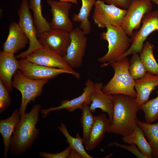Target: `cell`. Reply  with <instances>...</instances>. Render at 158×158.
Returning a JSON list of instances; mask_svg holds the SVG:
<instances>
[{"instance_id":"obj_2","label":"cell","mask_w":158,"mask_h":158,"mask_svg":"<svg viewBox=\"0 0 158 158\" xmlns=\"http://www.w3.org/2000/svg\"><path fill=\"white\" fill-rule=\"evenodd\" d=\"M113 118L107 132L125 136L132 133L137 125L138 111L136 97L116 94L113 95Z\"/></svg>"},{"instance_id":"obj_38","label":"cell","mask_w":158,"mask_h":158,"mask_svg":"<svg viewBox=\"0 0 158 158\" xmlns=\"http://www.w3.org/2000/svg\"><path fill=\"white\" fill-rule=\"evenodd\" d=\"M157 158H158V156H157Z\"/></svg>"},{"instance_id":"obj_16","label":"cell","mask_w":158,"mask_h":158,"mask_svg":"<svg viewBox=\"0 0 158 158\" xmlns=\"http://www.w3.org/2000/svg\"><path fill=\"white\" fill-rule=\"evenodd\" d=\"M103 87L102 83H95L94 88L90 95L91 103L89 108L92 113H95L97 109L107 113L109 118L111 122L114 109L113 96L104 93L102 90Z\"/></svg>"},{"instance_id":"obj_24","label":"cell","mask_w":158,"mask_h":158,"mask_svg":"<svg viewBox=\"0 0 158 158\" xmlns=\"http://www.w3.org/2000/svg\"><path fill=\"white\" fill-rule=\"evenodd\" d=\"M30 10L33 14L38 37L42 33L51 29L49 24L42 14V0H28Z\"/></svg>"},{"instance_id":"obj_22","label":"cell","mask_w":158,"mask_h":158,"mask_svg":"<svg viewBox=\"0 0 158 158\" xmlns=\"http://www.w3.org/2000/svg\"><path fill=\"white\" fill-rule=\"evenodd\" d=\"M145 135L142 130L137 125L133 132L127 136H123L122 140L125 143L135 145L147 158H151L153 157L152 150Z\"/></svg>"},{"instance_id":"obj_6","label":"cell","mask_w":158,"mask_h":158,"mask_svg":"<svg viewBox=\"0 0 158 158\" xmlns=\"http://www.w3.org/2000/svg\"><path fill=\"white\" fill-rule=\"evenodd\" d=\"M30 11L28 0H22L17 11L19 17L18 23L29 40V46L26 51L16 56V59H24L43 47L38 41L36 28Z\"/></svg>"},{"instance_id":"obj_28","label":"cell","mask_w":158,"mask_h":158,"mask_svg":"<svg viewBox=\"0 0 158 158\" xmlns=\"http://www.w3.org/2000/svg\"><path fill=\"white\" fill-rule=\"evenodd\" d=\"M88 105L87 103L85 102L81 109L82 114L81 117L80 122L83 128L82 138L85 145L88 139L95 121V116H93L90 111Z\"/></svg>"},{"instance_id":"obj_33","label":"cell","mask_w":158,"mask_h":158,"mask_svg":"<svg viewBox=\"0 0 158 158\" xmlns=\"http://www.w3.org/2000/svg\"><path fill=\"white\" fill-rule=\"evenodd\" d=\"M71 150L69 146L63 151L56 153H51L45 152H40L39 154L40 157L45 158H68Z\"/></svg>"},{"instance_id":"obj_10","label":"cell","mask_w":158,"mask_h":158,"mask_svg":"<svg viewBox=\"0 0 158 158\" xmlns=\"http://www.w3.org/2000/svg\"><path fill=\"white\" fill-rule=\"evenodd\" d=\"M20 70L25 76L36 80H49L60 74L66 73L71 74L77 78L80 77V74L72 69L53 68L33 63L24 59L18 61Z\"/></svg>"},{"instance_id":"obj_17","label":"cell","mask_w":158,"mask_h":158,"mask_svg":"<svg viewBox=\"0 0 158 158\" xmlns=\"http://www.w3.org/2000/svg\"><path fill=\"white\" fill-rule=\"evenodd\" d=\"M8 29L7 37L3 44V50L14 54L25 48L29 40L17 22H12Z\"/></svg>"},{"instance_id":"obj_36","label":"cell","mask_w":158,"mask_h":158,"mask_svg":"<svg viewBox=\"0 0 158 158\" xmlns=\"http://www.w3.org/2000/svg\"><path fill=\"white\" fill-rule=\"evenodd\" d=\"M61 2H69L72 3L77 4H78L77 0H58Z\"/></svg>"},{"instance_id":"obj_35","label":"cell","mask_w":158,"mask_h":158,"mask_svg":"<svg viewBox=\"0 0 158 158\" xmlns=\"http://www.w3.org/2000/svg\"><path fill=\"white\" fill-rule=\"evenodd\" d=\"M71 158H81L79 154L75 150L72 149L69 154L68 157Z\"/></svg>"},{"instance_id":"obj_18","label":"cell","mask_w":158,"mask_h":158,"mask_svg":"<svg viewBox=\"0 0 158 158\" xmlns=\"http://www.w3.org/2000/svg\"><path fill=\"white\" fill-rule=\"evenodd\" d=\"M20 66L14 54L4 51L0 52V79L9 92L12 90V79Z\"/></svg>"},{"instance_id":"obj_29","label":"cell","mask_w":158,"mask_h":158,"mask_svg":"<svg viewBox=\"0 0 158 158\" xmlns=\"http://www.w3.org/2000/svg\"><path fill=\"white\" fill-rule=\"evenodd\" d=\"M157 97L148 101L140 107L144 114L146 122L151 123L158 119V91Z\"/></svg>"},{"instance_id":"obj_15","label":"cell","mask_w":158,"mask_h":158,"mask_svg":"<svg viewBox=\"0 0 158 158\" xmlns=\"http://www.w3.org/2000/svg\"><path fill=\"white\" fill-rule=\"evenodd\" d=\"M85 87L83 92L81 95L71 100H63L60 103V105L56 107H51L47 109H42L41 111L43 118L46 117L51 111L66 109L70 112H73L78 109L82 108L83 104L87 103L90 104L91 101L90 99V93L95 87V83L90 79L85 83Z\"/></svg>"},{"instance_id":"obj_26","label":"cell","mask_w":158,"mask_h":158,"mask_svg":"<svg viewBox=\"0 0 158 158\" xmlns=\"http://www.w3.org/2000/svg\"><path fill=\"white\" fill-rule=\"evenodd\" d=\"M137 124L142 130L149 141L153 152V157H157L158 155V122L151 124L138 120Z\"/></svg>"},{"instance_id":"obj_1","label":"cell","mask_w":158,"mask_h":158,"mask_svg":"<svg viewBox=\"0 0 158 158\" xmlns=\"http://www.w3.org/2000/svg\"><path fill=\"white\" fill-rule=\"evenodd\" d=\"M42 109L40 104H36L21 116L11 138L9 151L11 154L17 157L23 154L37 138L39 129L36 126Z\"/></svg>"},{"instance_id":"obj_37","label":"cell","mask_w":158,"mask_h":158,"mask_svg":"<svg viewBox=\"0 0 158 158\" xmlns=\"http://www.w3.org/2000/svg\"><path fill=\"white\" fill-rule=\"evenodd\" d=\"M151 2H152L158 6V0H150ZM158 10V8L157 9Z\"/></svg>"},{"instance_id":"obj_8","label":"cell","mask_w":158,"mask_h":158,"mask_svg":"<svg viewBox=\"0 0 158 158\" xmlns=\"http://www.w3.org/2000/svg\"><path fill=\"white\" fill-rule=\"evenodd\" d=\"M92 18L94 23L100 28L110 25L121 26L127 9L97 0L94 5Z\"/></svg>"},{"instance_id":"obj_32","label":"cell","mask_w":158,"mask_h":158,"mask_svg":"<svg viewBox=\"0 0 158 158\" xmlns=\"http://www.w3.org/2000/svg\"><path fill=\"white\" fill-rule=\"evenodd\" d=\"M112 145H115L121 148H124L129 151L132 154L135 155L138 158H145L147 157L144 155L139 150L137 146L135 144H131L130 145H127L120 144L118 142H114L109 144L108 146H110Z\"/></svg>"},{"instance_id":"obj_23","label":"cell","mask_w":158,"mask_h":158,"mask_svg":"<svg viewBox=\"0 0 158 158\" xmlns=\"http://www.w3.org/2000/svg\"><path fill=\"white\" fill-rule=\"evenodd\" d=\"M97 0H81L82 6L79 12L73 15V20L80 23L79 28L86 35L91 31V25L88 18L91 10Z\"/></svg>"},{"instance_id":"obj_4","label":"cell","mask_w":158,"mask_h":158,"mask_svg":"<svg viewBox=\"0 0 158 158\" xmlns=\"http://www.w3.org/2000/svg\"><path fill=\"white\" fill-rule=\"evenodd\" d=\"M105 28L106 32L101 33L100 36L102 40L107 41L108 51L104 55L97 59L102 63V67L118 60L130 46V38L121 26L109 25Z\"/></svg>"},{"instance_id":"obj_34","label":"cell","mask_w":158,"mask_h":158,"mask_svg":"<svg viewBox=\"0 0 158 158\" xmlns=\"http://www.w3.org/2000/svg\"><path fill=\"white\" fill-rule=\"evenodd\" d=\"M132 0H102L106 4H112L119 8L127 9Z\"/></svg>"},{"instance_id":"obj_11","label":"cell","mask_w":158,"mask_h":158,"mask_svg":"<svg viewBox=\"0 0 158 158\" xmlns=\"http://www.w3.org/2000/svg\"><path fill=\"white\" fill-rule=\"evenodd\" d=\"M70 44L63 58L72 68L80 67L85 51L87 38L86 35L79 28L76 27L70 32Z\"/></svg>"},{"instance_id":"obj_19","label":"cell","mask_w":158,"mask_h":158,"mask_svg":"<svg viewBox=\"0 0 158 158\" xmlns=\"http://www.w3.org/2000/svg\"><path fill=\"white\" fill-rule=\"evenodd\" d=\"M158 86V75L147 73L142 78L135 80V88L137 92L136 101L138 110L148 101L152 92Z\"/></svg>"},{"instance_id":"obj_5","label":"cell","mask_w":158,"mask_h":158,"mask_svg":"<svg viewBox=\"0 0 158 158\" xmlns=\"http://www.w3.org/2000/svg\"><path fill=\"white\" fill-rule=\"evenodd\" d=\"M49 80H36L25 76L20 70L14 74L12 85L19 90L22 95L21 101L19 110L22 116L25 113L28 104L41 94L44 86Z\"/></svg>"},{"instance_id":"obj_31","label":"cell","mask_w":158,"mask_h":158,"mask_svg":"<svg viewBox=\"0 0 158 158\" xmlns=\"http://www.w3.org/2000/svg\"><path fill=\"white\" fill-rule=\"evenodd\" d=\"M9 91L0 79V113L6 110L10 106L11 98Z\"/></svg>"},{"instance_id":"obj_21","label":"cell","mask_w":158,"mask_h":158,"mask_svg":"<svg viewBox=\"0 0 158 158\" xmlns=\"http://www.w3.org/2000/svg\"><path fill=\"white\" fill-rule=\"evenodd\" d=\"M21 116L19 109L13 111L11 116L5 119L0 120V133L2 135L4 146V158H6L12 135L18 123Z\"/></svg>"},{"instance_id":"obj_30","label":"cell","mask_w":158,"mask_h":158,"mask_svg":"<svg viewBox=\"0 0 158 158\" xmlns=\"http://www.w3.org/2000/svg\"><path fill=\"white\" fill-rule=\"evenodd\" d=\"M128 70L129 73L134 80L142 78L147 73L138 53L133 54L129 62Z\"/></svg>"},{"instance_id":"obj_3","label":"cell","mask_w":158,"mask_h":158,"mask_svg":"<svg viewBox=\"0 0 158 158\" xmlns=\"http://www.w3.org/2000/svg\"><path fill=\"white\" fill-rule=\"evenodd\" d=\"M110 65L114 71L113 77L102 88L107 95L123 94L136 97L135 80L128 71L129 61L127 56L122 58Z\"/></svg>"},{"instance_id":"obj_20","label":"cell","mask_w":158,"mask_h":158,"mask_svg":"<svg viewBox=\"0 0 158 158\" xmlns=\"http://www.w3.org/2000/svg\"><path fill=\"white\" fill-rule=\"evenodd\" d=\"M111 123V122L104 114L95 116L94 125L85 145L87 150L92 151L102 141L104 134L107 132Z\"/></svg>"},{"instance_id":"obj_25","label":"cell","mask_w":158,"mask_h":158,"mask_svg":"<svg viewBox=\"0 0 158 158\" xmlns=\"http://www.w3.org/2000/svg\"><path fill=\"white\" fill-rule=\"evenodd\" d=\"M154 48V44L146 42L140 56L146 72L158 75V64L153 54Z\"/></svg>"},{"instance_id":"obj_12","label":"cell","mask_w":158,"mask_h":158,"mask_svg":"<svg viewBox=\"0 0 158 158\" xmlns=\"http://www.w3.org/2000/svg\"><path fill=\"white\" fill-rule=\"evenodd\" d=\"M40 43L63 57L70 44L69 32L58 29H51L42 33L38 37Z\"/></svg>"},{"instance_id":"obj_14","label":"cell","mask_w":158,"mask_h":158,"mask_svg":"<svg viewBox=\"0 0 158 158\" xmlns=\"http://www.w3.org/2000/svg\"><path fill=\"white\" fill-rule=\"evenodd\" d=\"M33 63L49 67L72 69L63 57L46 47L37 50L24 59Z\"/></svg>"},{"instance_id":"obj_13","label":"cell","mask_w":158,"mask_h":158,"mask_svg":"<svg viewBox=\"0 0 158 158\" xmlns=\"http://www.w3.org/2000/svg\"><path fill=\"white\" fill-rule=\"evenodd\" d=\"M51 7L52 18L49 24L51 29H58L69 32L73 29L72 22L69 14L72 6V3L54 0H47Z\"/></svg>"},{"instance_id":"obj_7","label":"cell","mask_w":158,"mask_h":158,"mask_svg":"<svg viewBox=\"0 0 158 158\" xmlns=\"http://www.w3.org/2000/svg\"><path fill=\"white\" fill-rule=\"evenodd\" d=\"M142 23L139 29L134 32L130 38L131 46L119 59L131 54H140L141 52L144 42L148 36L152 32L158 30V10L151 11L145 15Z\"/></svg>"},{"instance_id":"obj_9","label":"cell","mask_w":158,"mask_h":158,"mask_svg":"<svg viewBox=\"0 0 158 158\" xmlns=\"http://www.w3.org/2000/svg\"><path fill=\"white\" fill-rule=\"evenodd\" d=\"M152 9L150 0H131L121 26L128 36H132L134 30L139 29L144 16Z\"/></svg>"},{"instance_id":"obj_27","label":"cell","mask_w":158,"mask_h":158,"mask_svg":"<svg viewBox=\"0 0 158 158\" xmlns=\"http://www.w3.org/2000/svg\"><path fill=\"white\" fill-rule=\"evenodd\" d=\"M58 129L62 133L66 139L68 143L72 149L76 151L82 158H93L86 152L83 146V138L79 134L77 133L75 138L72 136L68 133L65 124L61 123L58 127Z\"/></svg>"}]
</instances>
